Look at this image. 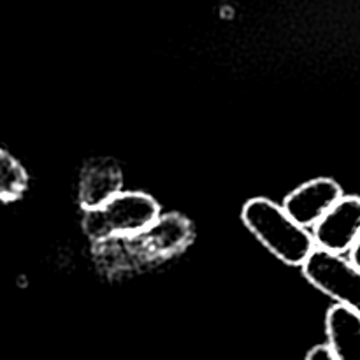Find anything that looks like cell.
I'll return each mask as SVG.
<instances>
[{"label": "cell", "mask_w": 360, "mask_h": 360, "mask_svg": "<svg viewBox=\"0 0 360 360\" xmlns=\"http://www.w3.org/2000/svg\"><path fill=\"white\" fill-rule=\"evenodd\" d=\"M192 221L179 213L160 214L137 234L91 243V259L104 276L123 278L171 260L193 243Z\"/></svg>", "instance_id": "1"}, {"label": "cell", "mask_w": 360, "mask_h": 360, "mask_svg": "<svg viewBox=\"0 0 360 360\" xmlns=\"http://www.w3.org/2000/svg\"><path fill=\"white\" fill-rule=\"evenodd\" d=\"M160 218V206L144 192H122L95 210L84 211L83 231L91 243L137 234Z\"/></svg>", "instance_id": "3"}, {"label": "cell", "mask_w": 360, "mask_h": 360, "mask_svg": "<svg viewBox=\"0 0 360 360\" xmlns=\"http://www.w3.org/2000/svg\"><path fill=\"white\" fill-rule=\"evenodd\" d=\"M123 172L118 162L109 157H94L81 169L79 206L95 210L123 192Z\"/></svg>", "instance_id": "7"}, {"label": "cell", "mask_w": 360, "mask_h": 360, "mask_svg": "<svg viewBox=\"0 0 360 360\" xmlns=\"http://www.w3.org/2000/svg\"><path fill=\"white\" fill-rule=\"evenodd\" d=\"M28 188V174L23 165L0 148V202L21 199Z\"/></svg>", "instance_id": "9"}, {"label": "cell", "mask_w": 360, "mask_h": 360, "mask_svg": "<svg viewBox=\"0 0 360 360\" xmlns=\"http://www.w3.org/2000/svg\"><path fill=\"white\" fill-rule=\"evenodd\" d=\"M360 236V197L345 195L319 224L315 225L316 248L327 252H350Z\"/></svg>", "instance_id": "5"}, {"label": "cell", "mask_w": 360, "mask_h": 360, "mask_svg": "<svg viewBox=\"0 0 360 360\" xmlns=\"http://www.w3.org/2000/svg\"><path fill=\"white\" fill-rule=\"evenodd\" d=\"M350 260L354 266H357L360 269V236H359L357 243L354 245V248L350 250Z\"/></svg>", "instance_id": "11"}, {"label": "cell", "mask_w": 360, "mask_h": 360, "mask_svg": "<svg viewBox=\"0 0 360 360\" xmlns=\"http://www.w3.org/2000/svg\"><path fill=\"white\" fill-rule=\"evenodd\" d=\"M304 360H336V359H334L333 352H330V348L327 347V345H319V347L311 348V350L308 352V355H306Z\"/></svg>", "instance_id": "10"}, {"label": "cell", "mask_w": 360, "mask_h": 360, "mask_svg": "<svg viewBox=\"0 0 360 360\" xmlns=\"http://www.w3.org/2000/svg\"><path fill=\"white\" fill-rule=\"evenodd\" d=\"M343 197V190L334 179L316 178L288 193L283 207L301 227L308 229L315 227Z\"/></svg>", "instance_id": "6"}, {"label": "cell", "mask_w": 360, "mask_h": 360, "mask_svg": "<svg viewBox=\"0 0 360 360\" xmlns=\"http://www.w3.org/2000/svg\"><path fill=\"white\" fill-rule=\"evenodd\" d=\"M243 221L255 238L280 260L288 266H301L316 250V243L308 229L301 227L283 206L255 197L245 204Z\"/></svg>", "instance_id": "2"}, {"label": "cell", "mask_w": 360, "mask_h": 360, "mask_svg": "<svg viewBox=\"0 0 360 360\" xmlns=\"http://www.w3.org/2000/svg\"><path fill=\"white\" fill-rule=\"evenodd\" d=\"M326 330L336 360H360V315L345 306H334L326 316Z\"/></svg>", "instance_id": "8"}, {"label": "cell", "mask_w": 360, "mask_h": 360, "mask_svg": "<svg viewBox=\"0 0 360 360\" xmlns=\"http://www.w3.org/2000/svg\"><path fill=\"white\" fill-rule=\"evenodd\" d=\"M306 280L338 301L350 311L360 315V269L343 255L316 248L302 264Z\"/></svg>", "instance_id": "4"}]
</instances>
